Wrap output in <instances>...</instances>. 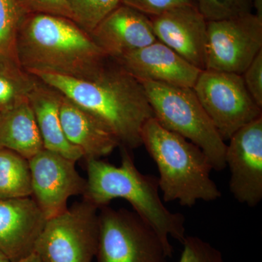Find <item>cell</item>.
<instances>
[{"label":"cell","mask_w":262,"mask_h":262,"mask_svg":"<svg viewBox=\"0 0 262 262\" xmlns=\"http://www.w3.org/2000/svg\"><path fill=\"white\" fill-rule=\"evenodd\" d=\"M141 139L158 167L164 201H178L189 208L199 201H215L222 196L211 177V162L199 146L167 130L155 117L144 124Z\"/></svg>","instance_id":"obj_4"},{"label":"cell","mask_w":262,"mask_h":262,"mask_svg":"<svg viewBox=\"0 0 262 262\" xmlns=\"http://www.w3.org/2000/svg\"><path fill=\"white\" fill-rule=\"evenodd\" d=\"M122 4L130 7L148 16L161 14L177 7L196 5L195 0H122Z\"/></svg>","instance_id":"obj_26"},{"label":"cell","mask_w":262,"mask_h":262,"mask_svg":"<svg viewBox=\"0 0 262 262\" xmlns=\"http://www.w3.org/2000/svg\"><path fill=\"white\" fill-rule=\"evenodd\" d=\"M262 51V18L251 12L208 21L206 70L243 75Z\"/></svg>","instance_id":"obj_9"},{"label":"cell","mask_w":262,"mask_h":262,"mask_svg":"<svg viewBox=\"0 0 262 262\" xmlns=\"http://www.w3.org/2000/svg\"><path fill=\"white\" fill-rule=\"evenodd\" d=\"M96 262H168L173 247L135 212L101 207Z\"/></svg>","instance_id":"obj_6"},{"label":"cell","mask_w":262,"mask_h":262,"mask_svg":"<svg viewBox=\"0 0 262 262\" xmlns=\"http://www.w3.org/2000/svg\"><path fill=\"white\" fill-rule=\"evenodd\" d=\"M47 220L32 196L0 200V251L10 262L34 253Z\"/></svg>","instance_id":"obj_13"},{"label":"cell","mask_w":262,"mask_h":262,"mask_svg":"<svg viewBox=\"0 0 262 262\" xmlns=\"http://www.w3.org/2000/svg\"><path fill=\"white\" fill-rule=\"evenodd\" d=\"M90 34L114 60L158 41L149 17L122 4L105 17Z\"/></svg>","instance_id":"obj_15"},{"label":"cell","mask_w":262,"mask_h":262,"mask_svg":"<svg viewBox=\"0 0 262 262\" xmlns=\"http://www.w3.org/2000/svg\"><path fill=\"white\" fill-rule=\"evenodd\" d=\"M0 262H10V260L1 251H0Z\"/></svg>","instance_id":"obj_29"},{"label":"cell","mask_w":262,"mask_h":262,"mask_svg":"<svg viewBox=\"0 0 262 262\" xmlns=\"http://www.w3.org/2000/svg\"><path fill=\"white\" fill-rule=\"evenodd\" d=\"M60 117L66 137L80 150L84 159H101L120 147L107 127L63 94Z\"/></svg>","instance_id":"obj_16"},{"label":"cell","mask_w":262,"mask_h":262,"mask_svg":"<svg viewBox=\"0 0 262 262\" xmlns=\"http://www.w3.org/2000/svg\"><path fill=\"white\" fill-rule=\"evenodd\" d=\"M29 73L102 122L116 136L120 146L131 150L141 146L143 126L154 114L143 84L118 62L111 58L91 79L44 71Z\"/></svg>","instance_id":"obj_1"},{"label":"cell","mask_w":262,"mask_h":262,"mask_svg":"<svg viewBox=\"0 0 262 262\" xmlns=\"http://www.w3.org/2000/svg\"><path fill=\"white\" fill-rule=\"evenodd\" d=\"M24 15L42 14L70 19L74 14L70 0H18Z\"/></svg>","instance_id":"obj_25"},{"label":"cell","mask_w":262,"mask_h":262,"mask_svg":"<svg viewBox=\"0 0 262 262\" xmlns=\"http://www.w3.org/2000/svg\"><path fill=\"white\" fill-rule=\"evenodd\" d=\"M178 262H225L222 252L196 236H186Z\"/></svg>","instance_id":"obj_24"},{"label":"cell","mask_w":262,"mask_h":262,"mask_svg":"<svg viewBox=\"0 0 262 262\" xmlns=\"http://www.w3.org/2000/svg\"><path fill=\"white\" fill-rule=\"evenodd\" d=\"M120 147V166L101 159L85 160L88 177L83 200L98 209L113 200H125L167 246L172 247L170 237L182 244L187 236L184 215L166 208L160 198L158 177L141 173L130 150Z\"/></svg>","instance_id":"obj_3"},{"label":"cell","mask_w":262,"mask_h":262,"mask_svg":"<svg viewBox=\"0 0 262 262\" xmlns=\"http://www.w3.org/2000/svg\"><path fill=\"white\" fill-rule=\"evenodd\" d=\"M24 16L18 0H0V57L18 62L16 39Z\"/></svg>","instance_id":"obj_21"},{"label":"cell","mask_w":262,"mask_h":262,"mask_svg":"<svg viewBox=\"0 0 262 262\" xmlns=\"http://www.w3.org/2000/svg\"><path fill=\"white\" fill-rule=\"evenodd\" d=\"M32 198L47 220L68 208L72 196H83L86 179L76 169V162L43 149L29 160Z\"/></svg>","instance_id":"obj_10"},{"label":"cell","mask_w":262,"mask_h":262,"mask_svg":"<svg viewBox=\"0 0 262 262\" xmlns=\"http://www.w3.org/2000/svg\"><path fill=\"white\" fill-rule=\"evenodd\" d=\"M98 208L75 203L46 222L34 252L42 262H92L98 242Z\"/></svg>","instance_id":"obj_7"},{"label":"cell","mask_w":262,"mask_h":262,"mask_svg":"<svg viewBox=\"0 0 262 262\" xmlns=\"http://www.w3.org/2000/svg\"><path fill=\"white\" fill-rule=\"evenodd\" d=\"M157 39L201 70H206L208 20L196 5L149 16Z\"/></svg>","instance_id":"obj_12"},{"label":"cell","mask_w":262,"mask_h":262,"mask_svg":"<svg viewBox=\"0 0 262 262\" xmlns=\"http://www.w3.org/2000/svg\"><path fill=\"white\" fill-rule=\"evenodd\" d=\"M5 63L0 67V114L28 97L37 81L13 58Z\"/></svg>","instance_id":"obj_20"},{"label":"cell","mask_w":262,"mask_h":262,"mask_svg":"<svg viewBox=\"0 0 262 262\" xmlns=\"http://www.w3.org/2000/svg\"><path fill=\"white\" fill-rule=\"evenodd\" d=\"M115 61L140 82L149 81L190 89L202 71L158 40Z\"/></svg>","instance_id":"obj_14"},{"label":"cell","mask_w":262,"mask_h":262,"mask_svg":"<svg viewBox=\"0 0 262 262\" xmlns=\"http://www.w3.org/2000/svg\"><path fill=\"white\" fill-rule=\"evenodd\" d=\"M0 148L29 160L44 149L28 97L0 114Z\"/></svg>","instance_id":"obj_18"},{"label":"cell","mask_w":262,"mask_h":262,"mask_svg":"<svg viewBox=\"0 0 262 262\" xmlns=\"http://www.w3.org/2000/svg\"><path fill=\"white\" fill-rule=\"evenodd\" d=\"M193 91L224 141L262 116L243 76L231 72L202 70Z\"/></svg>","instance_id":"obj_8"},{"label":"cell","mask_w":262,"mask_h":262,"mask_svg":"<svg viewBox=\"0 0 262 262\" xmlns=\"http://www.w3.org/2000/svg\"><path fill=\"white\" fill-rule=\"evenodd\" d=\"M250 1H251V2H253V0H250Z\"/></svg>","instance_id":"obj_30"},{"label":"cell","mask_w":262,"mask_h":262,"mask_svg":"<svg viewBox=\"0 0 262 262\" xmlns=\"http://www.w3.org/2000/svg\"><path fill=\"white\" fill-rule=\"evenodd\" d=\"M154 117L167 130L199 146L214 170L226 168L227 144L190 88L143 81Z\"/></svg>","instance_id":"obj_5"},{"label":"cell","mask_w":262,"mask_h":262,"mask_svg":"<svg viewBox=\"0 0 262 262\" xmlns=\"http://www.w3.org/2000/svg\"><path fill=\"white\" fill-rule=\"evenodd\" d=\"M198 10L208 21L233 18L251 12L250 0H195Z\"/></svg>","instance_id":"obj_23"},{"label":"cell","mask_w":262,"mask_h":262,"mask_svg":"<svg viewBox=\"0 0 262 262\" xmlns=\"http://www.w3.org/2000/svg\"><path fill=\"white\" fill-rule=\"evenodd\" d=\"M16 55L27 72L44 71L77 79L92 78L111 59L73 20L42 14L24 15Z\"/></svg>","instance_id":"obj_2"},{"label":"cell","mask_w":262,"mask_h":262,"mask_svg":"<svg viewBox=\"0 0 262 262\" xmlns=\"http://www.w3.org/2000/svg\"><path fill=\"white\" fill-rule=\"evenodd\" d=\"M28 98L44 149L75 162L83 158L80 150L71 144L63 132L60 117L61 93L37 79Z\"/></svg>","instance_id":"obj_17"},{"label":"cell","mask_w":262,"mask_h":262,"mask_svg":"<svg viewBox=\"0 0 262 262\" xmlns=\"http://www.w3.org/2000/svg\"><path fill=\"white\" fill-rule=\"evenodd\" d=\"M29 160L0 148V200L32 196Z\"/></svg>","instance_id":"obj_19"},{"label":"cell","mask_w":262,"mask_h":262,"mask_svg":"<svg viewBox=\"0 0 262 262\" xmlns=\"http://www.w3.org/2000/svg\"><path fill=\"white\" fill-rule=\"evenodd\" d=\"M15 262H42L41 261L38 255L35 252L32 253L29 255L27 257L22 258V259L19 260V261Z\"/></svg>","instance_id":"obj_28"},{"label":"cell","mask_w":262,"mask_h":262,"mask_svg":"<svg viewBox=\"0 0 262 262\" xmlns=\"http://www.w3.org/2000/svg\"><path fill=\"white\" fill-rule=\"evenodd\" d=\"M74 21L91 34L115 8L122 0H70Z\"/></svg>","instance_id":"obj_22"},{"label":"cell","mask_w":262,"mask_h":262,"mask_svg":"<svg viewBox=\"0 0 262 262\" xmlns=\"http://www.w3.org/2000/svg\"><path fill=\"white\" fill-rule=\"evenodd\" d=\"M242 76L248 93L262 108V51L255 57Z\"/></svg>","instance_id":"obj_27"},{"label":"cell","mask_w":262,"mask_h":262,"mask_svg":"<svg viewBox=\"0 0 262 262\" xmlns=\"http://www.w3.org/2000/svg\"><path fill=\"white\" fill-rule=\"evenodd\" d=\"M225 152L230 172L229 187L234 199L251 208L262 201V116L229 138Z\"/></svg>","instance_id":"obj_11"}]
</instances>
